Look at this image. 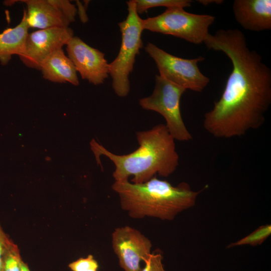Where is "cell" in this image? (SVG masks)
Here are the masks:
<instances>
[{
    "mask_svg": "<svg viewBox=\"0 0 271 271\" xmlns=\"http://www.w3.org/2000/svg\"><path fill=\"white\" fill-rule=\"evenodd\" d=\"M197 2L204 5L208 6L211 4H220L223 3V1L222 0H198Z\"/></svg>",
    "mask_w": 271,
    "mask_h": 271,
    "instance_id": "cell-21",
    "label": "cell"
},
{
    "mask_svg": "<svg viewBox=\"0 0 271 271\" xmlns=\"http://www.w3.org/2000/svg\"><path fill=\"white\" fill-rule=\"evenodd\" d=\"M186 90L159 75H156L152 94L139 100L143 108L162 115L172 137L175 140L181 142H188L193 138L185 124L180 110V99Z\"/></svg>",
    "mask_w": 271,
    "mask_h": 271,
    "instance_id": "cell-6",
    "label": "cell"
},
{
    "mask_svg": "<svg viewBox=\"0 0 271 271\" xmlns=\"http://www.w3.org/2000/svg\"><path fill=\"white\" fill-rule=\"evenodd\" d=\"M270 234L271 225L270 224L262 225L241 239L228 244L226 248H229L244 245L251 246L260 245L269 237Z\"/></svg>",
    "mask_w": 271,
    "mask_h": 271,
    "instance_id": "cell-16",
    "label": "cell"
},
{
    "mask_svg": "<svg viewBox=\"0 0 271 271\" xmlns=\"http://www.w3.org/2000/svg\"><path fill=\"white\" fill-rule=\"evenodd\" d=\"M145 51L154 60L160 76L184 88L200 92L210 82L198 67L199 62L205 58L199 56L184 59L171 55L151 43H148Z\"/></svg>",
    "mask_w": 271,
    "mask_h": 271,
    "instance_id": "cell-7",
    "label": "cell"
},
{
    "mask_svg": "<svg viewBox=\"0 0 271 271\" xmlns=\"http://www.w3.org/2000/svg\"><path fill=\"white\" fill-rule=\"evenodd\" d=\"M128 14L118 23L121 42L117 57L109 65V75L115 93L120 97L127 96L130 90L129 75L132 72L136 57L143 48L142 19L139 17L134 0L127 2Z\"/></svg>",
    "mask_w": 271,
    "mask_h": 271,
    "instance_id": "cell-4",
    "label": "cell"
},
{
    "mask_svg": "<svg viewBox=\"0 0 271 271\" xmlns=\"http://www.w3.org/2000/svg\"><path fill=\"white\" fill-rule=\"evenodd\" d=\"M136 11L138 14L146 12L154 7H189L192 2L190 0H134Z\"/></svg>",
    "mask_w": 271,
    "mask_h": 271,
    "instance_id": "cell-15",
    "label": "cell"
},
{
    "mask_svg": "<svg viewBox=\"0 0 271 271\" xmlns=\"http://www.w3.org/2000/svg\"><path fill=\"white\" fill-rule=\"evenodd\" d=\"M204 43L230 60L232 69L223 92L204 116L203 127L212 136L229 139L260 127L271 104V70L247 46L238 29L209 33Z\"/></svg>",
    "mask_w": 271,
    "mask_h": 271,
    "instance_id": "cell-1",
    "label": "cell"
},
{
    "mask_svg": "<svg viewBox=\"0 0 271 271\" xmlns=\"http://www.w3.org/2000/svg\"><path fill=\"white\" fill-rule=\"evenodd\" d=\"M232 10L243 29L253 32L271 30L270 0H235Z\"/></svg>",
    "mask_w": 271,
    "mask_h": 271,
    "instance_id": "cell-12",
    "label": "cell"
},
{
    "mask_svg": "<svg viewBox=\"0 0 271 271\" xmlns=\"http://www.w3.org/2000/svg\"><path fill=\"white\" fill-rule=\"evenodd\" d=\"M20 271H31L28 264L22 259L20 261Z\"/></svg>",
    "mask_w": 271,
    "mask_h": 271,
    "instance_id": "cell-22",
    "label": "cell"
},
{
    "mask_svg": "<svg viewBox=\"0 0 271 271\" xmlns=\"http://www.w3.org/2000/svg\"><path fill=\"white\" fill-rule=\"evenodd\" d=\"M40 70L43 77L49 81L69 82L74 85L79 84L77 70L62 48L56 50L49 55L42 63Z\"/></svg>",
    "mask_w": 271,
    "mask_h": 271,
    "instance_id": "cell-13",
    "label": "cell"
},
{
    "mask_svg": "<svg viewBox=\"0 0 271 271\" xmlns=\"http://www.w3.org/2000/svg\"><path fill=\"white\" fill-rule=\"evenodd\" d=\"M29 26L26 10L20 23L15 27L7 28L0 33V62L5 65L13 55H19L22 51Z\"/></svg>",
    "mask_w": 271,
    "mask_h": 271,
    "instance_id": "cell-14",
    "label": "cell"
},
{
    "mask_svg": "<svg viewBox=\"0 0 271 271\" xmlns=\"http://www.w3.org/2000/svg\"><path fill=\"white\" fill-rule=\"evenodd\" d=\"M66 46L68 57L82 79L94 85L104 82L109 74V65L104 53L76 36H73Z\"/></svg>",
    "mask_w": 271,
    "mask_h": 271,
    "instance_id": "cell-11",
    "label": "cell"
},
{
    "mask_svg": "<svg viewBox=\"0 0 271 271\" xmlns=\"http://www.w3.org/2000/svg\"><path fill=\"white\" fill-rule=\"evenodd\" d=\"M73 34L69 27L40 29L28 33L23 49L18 56L26 66L40 70L45 59L66 45Z\"/></svg>",
    "mask_w": 271,
    "mask_h": 271,
    "instance_id": "cell-8",
    "label": "cell"
},
{
    "mask_svg": "<svg viewBox=\"0 0 271 271\" xmlns=\"http://www.w3.org/2000/svg\"><path fill=\"white\" fill-rule=\"evenodd\" d=\"M139 146L133 152L119 155L113 154L94 140L90 143L98 164L103 155L115 166L112 176L115 181L128 180L131 183L146 182L156 174L167 177L173 173L179 165V156L175 140L165 124H159L151 129L136 132Z\"/></svg>",
    "mask_w": 271,
    "mask_h": 271,
    "instance_id": "cell-2",
    "label": "cell"
},
{
    "mask_svg": "<svg viewBox=\"0 0 271 271\" xmlns=\"http://www.w3.org/2000/svg\"><path fill=\"white\" fill-rule=\"evenodd\" d=\"M215 19L212 15L195 14L186 12L183 8L172 7L156 17L142 19V26L144 30L172 35L200 44L204 43Z\"/></svg>",
    "mask_w": 271,
    "mask_h": 271,
    "instance_id": "cell-5",
    "label": "cell"
},
{
    "mask_svg": "<svg viewBox=\"0 0 271 271\" xmlns=\"http://www.w3.org/2000/svg\"><path fill=\"white\" fill-rule=\"evenodd\" d=\"M112 247L124 271H141V262L151 252V240L128 226L116 228L111 235Z\"/></svg>",
    "mask_w": 271,
    "mask_h": 271,
    "instance_id": "cell-9",
    "label": "cell"
},
{
    "mask_svg": "<svg viewBox=\"0 0 271 271\" xmlns=\"http://www.w3.org/2000/svg\"><path fill=\"white\" fill-rule=\"evenodd\" d=\"M22 258L17 245L11 239L5 248L3 256V271H20Z\"/></svg>",
    "mask_w": 271,
    "mask_h": 271,
    "instance_id": "cell-17",
    "label": "cell"
},
{
    "mask_svg": "<svg viewBox=\"0 0 271 271\" xmlns=\"http://www.w3.org/2000/svg\"><path fill=\"white\" fill-rule=\"evenodd\" d=\"M111 187L119 197L122 209L130 217H151L169 221L193 206L197 196L205 188L195 191L186 182L174 186L156 176L140 184L128 180L115 181Z\"/></svg>",
    "mask_w": 271,
    "mask_h": 271,
    "instance_id": "cell-3",
    "label": "cell"
},
{
    "mask_svg": "<svg viewBox=\"0 0 271 271\" xmlns=\"http://www.w3.org/2000/svg\"><path fill=\"white\" fill-rule=\"evenodd\" d=\"M163 256L161 252L151 253L145 260V267L141 271H165L162 263Z\"/></svg>",
    "mask_w": 271,
    "mask_h": 271,
    "instance_id": "cell-19",
    "label": "cell"
},
{
    "mask_svg": "<svg viewBox=\"0 0 271 271\" xmlns=\"http://www.w3.org/2000/svg\"><path fill=\"white\" fill-rule=\"evenodd\" d=\"M11 239L4 231L0 223V271H3V256L5 248Z\"/></svg>",
    "mask_w": 271,
    "mask_h": 271,
    "instance_id": "cell-20",
    "label": "cell"
},
{
    "mask_svg": "<svg viewBox=\"0 0 271 271\" xmlns=\"http://www.w3.org/2000/svg\"><path fill=\"white\" fill-rule=\"evenodd\" d=\"M68 266L72 271H97L98 264L90 254L85 258L81 257L71 262Z\"/></svg>",
    "mask_w": 271,
    "mask_h": 271,
    "instance_id": "cell-18",
    "label": "cell"
},
{
    "mask_svg": "<svg viewBox=\"0 0 271 271\" xmlns=\"http://www.w3.org/2000/svg\"><path fill=\"white\" fill-rule=\"evenodd\" d=\"M29 28H67L75 21L77 9L66 0H24Z\"/></svg>",
    "mask_w": 271,
    "mask_h": 271,
    "instance_id": "cell-10",
    "label": "cell"
}]
</instances>
